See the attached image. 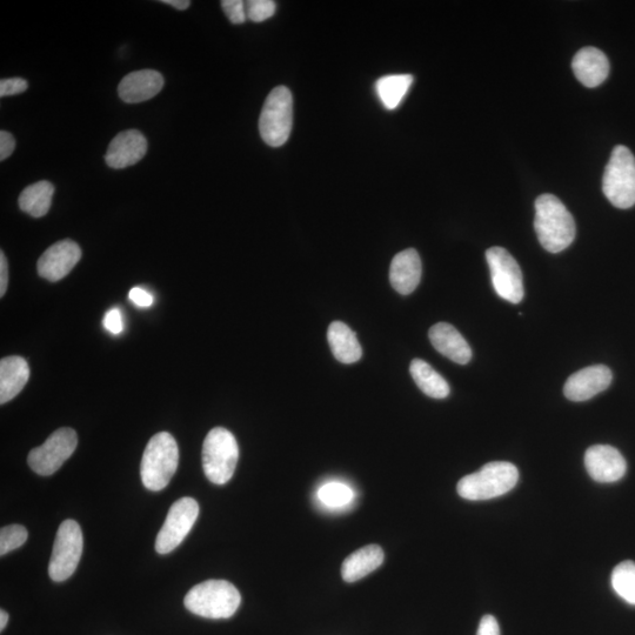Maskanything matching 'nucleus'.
Masks as SVG:
<instances>
[{"mask_svg": "<svg viewBox=\"0 0 635 635\" xmlns=\"http://www.w3.org/2000/svg\"><path fill=\"white\" fill-rule=\"evenodd\" d=\"M78 445V436L75 430L59 429L53 432L42 446L33 449L28 457V463L33 472L39 476H52L63 466Z\"/></svg>", "mask_w": 635, "mask_h": 635, "instance_id": "obj_9", "label": "nucleus"}, {"mask_svg": "<svg viewBox=\"0 0 635 635\" xmlns=\"http://www.w3.org/2000/svg\"><path fill=\"white\" fill-rule=\"evenodd\" d=\"M28 540V531L20 525H10L0 530V556L22 547Z\"/></svg>", "mask_w": 635, "mask_h": 635, "instance_id": "obj_28", "label": "nucleus"}, {"mask_svg": "<svg viewBox=\"0 0 635 635\" xmlns=\"http://www.w3.org/2000/svg\"><path fill=\"white\" fill-rule=\"evenodd\" d=\"M410 372L417 386L426 396L434 399L449 397V383L424 360L414 359L410 366Z\"/></svg>", "mask_w": 635, "mask_h": 635, "instance_id": "obj_24", "label": "nucleus"}, {"mask_svg": "<svg viewBox=\"0 0 635 635\" xmlns=\"http://www.w3.org/2000/svg\"><path fill=\"white\" fill-rule=\"evenodd\" d=\"M384 551L378 545H369L353 552L347 557L342 567V577L346 583L356 581L369 576L384 563Z\"/></svg>", "mask_w": 635, "mask_h": 635, "instance_id": "obj_21", "label": "nucleus"}, {"mask_svg": "<svg viewBox=\"0 0 635 635\" xmlns=\"http://www.w3.org/2000/svg\"><path fill=\"white\" fill-rule=\"evenodd\" d=\"M603 191L618 209L626 210L635 205V157L624 145L614 147L605 169Z\"/></svg>", "mask_w": 635, "mask_h": 635, "instance_id": "obj_6", "label": "nucleus"}, {"mask_svg": "<svg viewBox=\"0 0 635 635\" xmlns=\"http://www.w3.org/2000/svg\"><path fill=\"white\" fill-rule=\"evenodd\" d=\"M477 635H500L497 619L493 616H485L481 619Z\"/></svg>", "mask_w": 635, "mask_h": 635, "instance_id": "obj_35", "label": "nucleus"}, {"mask_svg": "<svg viewBox=\"0 0 635 635\" xmlns=\"http://www.w3.org/2000/svg\"><path fill=\"white\" fill-rule=\"evenodd\" d=\"M55 186L46 180L32 184L20 193L18 204L20 210L33 218H42L51 209Z\"/></svg>", "mask_w": 635, "mask_h": 635, "instance_id": "obj_23", "label": "nucleus"}, {"mask_svg": "<svg viewBox=\"0 0 635 635\" xmlns=\"http://www.w3.org/2000/svg\"><path fill=\"white\" fill-rule=\"evenodd\" d=\"M572 69L581 84L593 89L603 84L610 75V62L603 51L588 46L574 56Z\"/></svg>", "mask_w": 635, "mask_h": 635, "instance_id": "obj_17", "label": "nucleus"}, {"mask_svg": "<svg viewBox=\"0 0 635 635\" xmlns=\"http://www.w3.org/2000/svg\"><path fill=\"white\" fill-rule=\"evenodd\" d=\"M519 471L507 461H493L476 472L460 479L457 491L461 498L472 501L490 500L504 496L518 484Z\"/></svg>", "mask_w": 635, "mask_h": 635, "instance_id": "obj_3", "label": "nucleus"}, {"mask_svg": "<svg viewBox=\"0 0 635 635\" xmlns=\"http://www.w3.org/2000/svg\"><path fill=\"white\" fill-rule=\"evenodd\" d=\"M9 283V267L4 252H0V297H4Z\"/></svg>", "mask_w": 635, "mask_h": 635, "instance_id": "obj_36", "label": "nucleus"}, {"mask_svg": "<svg viewBox=\"0 0 635 635\" xmlns=\"http://www.w3.org/2000/svg\"><path fill=\"white\" fill-rule=\"evenodd\" d=\"M412 84V75H391L380 78L376 84L380 102L387 110L397 109Z\"/></svg>", "mask_w": 635, "mask_h": 635, "instance_id": "obj_25", "label": "nucleus"}, {"mask_svg": "<svg viewBox=\"0 0 635 635\" xmlns=\"http://www.w3.org/2000/svg\"><path fill=\"white\" fill-rule=\"evenodd\" d=\"M9 614L4 610L0 611V631H4L6 625H8Z\"/></svg>", "mask_w": 635, "mask_h": 635, "instance_id": "obj_38", "label": "nucleus"}, {"mask_svg": "<svg viewBox=\"0 0 635 635\" xmlns=\"http://www.w3.org/2000/svg\"><path fill=\"white\" fill-rule=\"evenodd\" d=\"M199 516V505L193 498H180L170 508L156 540V551L167 554L183 543Z\"/></svg>", "mask_w": 635, "mask_h": 635, "instance_id": "obj_11", "label": "nucleus"}, {"mask_svg": "<svg viewBox=\"0 0 635 635\" xmlns=\"http://www.w3.org/2000/svg\"><path fill=\"white\" fill-rule=\"evenodd\" d=\"M105 329L112 334H120L124 329L122 312L119 309H112L104 318Z\"/></svg>", "mask_w": 635, "mask_h": 635, "instance_id": "obj_32", "label": "nucleus"}, {"mask_svg": "<svg viewBox=\"0 0 635 635\" xmlns=\"http://www.w3.org/2000/svg\"><path fill=\"white\" fill-rule=\"evenodd\" d=\"M83 553L82 528L75 520L59 526L49 565V576L56 583L69 579L77 570Z\"/></svg>", "mask_w": 635, "mask_h": 635, "instance_id": "obj_8", "label": "nucleus"}, {"mask_svg": "<svg viewBox=\"0 0 635 635\" xmlns=\"http://www.w3.org/2000/svg\"><path fill=\"white\" fill-rule=\"evenodd\" d=\"M245 8L247 19L254 23H262L273 17L277 4L273 0H250L245 3Z\"/></svg>", "mask_w": 635, "mask_h": 635, "instance_id": "obj_29", "label": "nucleus"}, {"mask_svg": "<svg viewBox=\"0 0 635 635\" xmlns=\"http://www.w3.org/2000/svg\"><path fill=\"white\" fill-rule=\"evenodd\" d=\"M613 590L626 603L635 606V563L624 561L614 568L611 578Z\"/></svg>", "mask_w": 635, "mask_h": 635, "instance_id": "obj_27", "label": "nucleus"}, {"mask_svg": "<svg viewBox=\"0 0 635 635\" xmlns=\"http://www.w3.org/2000/svg\"><path fill=\"white\" fill-rule=\"evenodd\" d=\"M162 3L171 5L173 6V8H176L180 11L189 9V6L191 5V2H189V0H163Z\"/></svg>", "mask_w": 635, "mask_h": 635, "instance_id": "obj_37", "label": "nucleus"}, {"mask_svg": "<svg viewBox=\"0 0 635 635\" xmlns=\"http://www.w3.org/2000/svg\"><path fill=\"white\" fill-rule=\"evenodd\" d=\"M16 149V140L10 132H0V160L8 159Z\"/></svg>", "mask_w": 635, "mask_h": 635, "instance_id": "obj_33", "label": "nucleus"}, {"mask_svg": "<svg viewBox=\"0 0 635 635\" xmlns=\"http://www.w3.org/2000/svg\"><path fill=\"white\" fill-rule=\"evenodd\" d=\"M585 466L590 477L601 484L616 483L627 471L623 454L608 445L590 447L585 453Z\"/></svg>", "mask_w": 635, "mask_h": 635, "instance_id": "obj_13", "label": "nucleus"}, {"mask_svg": "<svg viewBox=\"0 0 635 635\" xmlns=\"http://www.w3.org/2000/svg\"><path fill=\"white\" fill-rule=\"evenodd\" d=\"M147 152V140L142 132L127 130L112 139L106 152L105 162L111 169H125L136 165Z\"/></svg>", "mask_w": 635, "mask_h": 635, "instance_id": "obj_15", "label": "nucleus"}, {"mask_svg": "<svg viewBox=\"0 0 635 635\" xmlns=\"http://www.w3.org/2000/svg\"><path fill=\"white\" fill-rule=\"evenodd\" d=\"M129 297L131 302L139 307H150L153 304L152 294L140 289V287H133Z\"/></svg>", "mask_w": 635, "mask_h": 635, "instance_id": "obj_34", "label": "nucleus"}, {"mask_svg": "<svg viewBox=\"0 0 635 635\" xmlns=\"http://www.w3.org/2000/svg\"><path fill=\"white\" fill-rule=\"evenodd\" d=\"M421 279V260L414 249L401 251L393 258L390 282L394 290L407 296L417 289Z\"/></svg>", "mask_w": 635, "mask_h": 635, "instance_id": "obj_19", "label": "nucleus"}, {"mask_svg": "<svg viewBox=\"0 0 635 635\" xmlns=\"http://www.w3.org/2000/svg\"><path fill=\"white\" fill-rule=\"evenodd\" d=\"M534 229L541 246L551 253L567 249L576 238V223L559 198L543 195L536 200Z\"/></svg>", "mask_w": 635, "mask_h": 635, "instance_id": "obj_1", "label": "nucleus"}, {"mask_svg": "<svg viewBox=\"0 0 635 635\" xmlns=\"http://www.w3.org/2000/svg\"><path fill=\"white\" fill-rule=\"evenodd\" d=\"M30 367L22 357L12 356L0 362V404L16 398L28 384Z\"/></svg>", "mask_w": 635, "mask_h": 635, "instance_id": "obj_20", "label": "nucleus"}, {"mask_svg": "<svg viewBox=\"0 0 635 635\" xmlns=\"http://www.w3.org/2000/svg\"><path fill=\"white\" fill-rule=\"evenodd\" d=\"M356 497L350 486L339 481H331L319 487L317 499L326 510L342 511L351 506Z\"/></svg>", "mask_w": 635, "mask_h": 635, "instance_id": "obj_26", "label": "nucleus"}, {"mask_svg": "<svg viewBox=\"0 0 635 635\" xmlns=\"http://www.w3.org/2000/svg\"><path fill=\"white\" fill-rule=\"evenodd\" d=\"M162 73L140 70L129 73L118 86V95L125 103L137 104L156 97L164 88Z\"/></svg>", "mask_w": 635, "mask_h": 635, "instance_id": "obj_16", "label": "nucleus"}, {"mask_svg": "<svg viewBox=\"0 0 635 635\" xmlns=\"http://www.w3.org/2000/svg\"><path fill=\"white\" fill-rule=\"evenodd\" d=\"M490 266L492 284L498 296L512 304H519L524 298L523 273L517 260L503 247H491L486 252Z\"/></svg>", "mask_w": 635, "mask_h": 635, "instance_id": "obj_10", "label": "nucleus"}, {"mask_svg": "<svg viewBox=\"0 0 635 635\" xmlns=\"http://www.w3.org/2000/svg\"><path fill=\"white\" fill-rule=\"evenodd\" d=\"M222 8L232 24H243L247 19L245 3L242 0H224Z\"/></svg>", "mask_w": 635, "mask_h": 635, "instance_id": "obj_30", "label": "nucleus"}, {"mask_svg": "<svg viewBox=\"0 0 635 635\" xmlns=\"http://www.w3.org/2000/svg\"><path fill=\"white\" fill-rule=\"evenodd\" d=\"M242 597L235 585L226 580H207L191 588L184 604L196 616L207 619H229L235 616Z\"/></svg>", "mask_w": 635, "mask_h": 635, "instance_id": "obj_2", "label": "nucleus"}, {"mask_svg": "<svg viewBox=\"0 0 635 635\" xmlns=\"http://www.w3.org/2000/svg\"><path fill=\"white\" fill-rule=\"evenodd\" d=\"M179 450L170 433L160 432L147 444L140 464V476L147 490L162 491L177 471Z\"/></svg>", "mask_w": 635, "mask_h": 635, "instance_id": "obj_4", "label": "nucleus"}, {"mask_svg": "<svg viewBox=\"0 0 635 635\" xmlns=\"http://www.w3.org/2000/svg\"><path fill=\"white\" fill-rule=\"evenodd\" d=\"M238 459L239 446L229 430L216 427L207 434L203 445V469L211 483H229L235 474Z\"/></svg>", "mask_w": 635, "mask_h": 635, "instance_id": "obj_5", "label": "nucleus"}, {"mask_svg": "<svg viewBox=\"0 0 635 635\" xmlns=\"http://www.w3.org/2000/svg\"><path fill=\"white\" fill-rule=\"evenodd\" d=\"M327 339L334 358L340 363L354 364L362 358L363 350L356 333L346 324L333 322L327 331Z\"/></svg>", "mask_w": 635, "mask_h": 635, "instance_id": "obj_22", "label": "nucleus"}, {"mask_svg": "<svg viewBox=\"0 0 635 635\" xmlns=\"http://www.w3.org/2000/svg\"><path fill=\"white\" fill-rule=\"evenodd\" d=\"M612 379V371L605 365L586 367L568 378L564 393L572 401H586L607 390Z\"/></svg>", "mask_w": 635, "mask_h": 635, "instance_id": "obj_14", "label": "nucleus"}, {"mask_svg": "<svg viewBox=\"0 0 635 635\" xmlns=\"http://www.w3.org/2000/svg\"><path fill=\"white\" fill-rule=\"evenodd\" d=\"M28 82L23 78L3 79L0 82V97L20 95L28 90Z\"/></svg>", "mask_w": 635, "mask_h": 635, "instance_id": "obj_31", "label": "nucleus"}, {"mask_svg": "<svg viewBox=\"0 0 635 635\" xmlns=\"http://www.w3.org/2000/svg\"><path fill=\"white\" fill-rule=\"evenodd\" d=\"M80 258H82V250L77 243L70 239L60 240L39 258L37 264L39 276L49 282H58L75 269Z\"/></svg>", "mask_w": 635, "mask_h": 635, "instance_id": "obj_12", "label": "nucleus"}, {"mask_svg": "<svg viewBox=\"0 0 635 635\" xmlns=\"http://www.w3.org/2000/svg\"><path fill=\"white\" fill-rule=\"evenodd\" d=\"M292 124V93L285 86H278L267 96L262 113H260V136L269 146H283L290 138Z\"/></svg>", "mask_w": 635, "mask_h": 635, "instance_id": "obj_7", "label": "nucleus"}, {"mask_svg": "<svg viewBox=\"0 0 635 635\" xmlns=\"http://www.w3.org/2000/svg\"><path fill=\"white\" fill-rule=\"evenodd\" d=\"M429 336L434 349L452 362L460 365L471 362L472 350L469 343L452 325L447 323L433 325Z\"/></svg>", "mask_w": 635, "mask_h": 635, "instance_id": "obj_18", "label": "nucleus"}]
</instances>
